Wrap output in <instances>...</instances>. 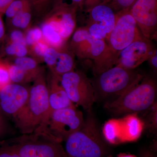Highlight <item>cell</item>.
Segmentation results:
<instances>
[{
  "instance_id": "obj_7",
  "label": "cell",
  "mask_w": 157,
  "mask_h": 157,
  "mask_svg": "<svg viewBox=\"0 0 157 157\" xmlns=\"http://www.w3.org/2000/svg\"><path fill=\"white\" fill-rule=\"evenodd\" d=\"M115 13V25L107 38V42L110 50L117 59L122 50L134 41L143 36L137 23L130 13V9Z\"/></svg>"
},
{
  "instance_id": "obj_33",
  "label": "cell",
  "mask_w": 157,
  "mask_h": 157,
  "mask_svg": "<svg viewBox=\"0 0 157 157\" xmlns=\"http://www.w3.org/2000/svg\"><path fill=\"white\" fill-rule=\"evenodd\" d=\"M85 0H52V9L57 6L79 9L82 6Z\"/></svg>"
},
{
  "instance_id": "obj_17",
  "label": "cell",
  "mask_w": 157,
  "mask_h": 157,
  "mask_svg": "<svg viewBox=\"0 0 157 157\" xmlns=\"http://www.w3.org/2000/svg\"><path fill=\"white\" fill-rule=\"evenodd\" d=\"M92 37L86 29L79 28L74 31L69 45L75 56L82 59H88Z\"/></svg>"
},
{
  "instance_id": "obj_9",
  "label": "cell",
  "mask_w": 157,
  "mask_h": 157,
  "mask_svg": "<svg viewBox=\"0 0 157 157\" xmlns=\"http://www.w3.org/2000/svg\"><path fill=\"white\" fill-rule=\"evenodd\" d=\"M130 11L142 36L151 41L156 38L157 0H137Z\"/></svg>"
},
{
  "instance_id": "obj_4",
  "label": "cell",
  "mask_w": 157,
  "mask_h": 157,
  "mask_svg": "<svg viewBox=\"0 0 157 157\" xmlns=\"http://www.w3.org/2000/svg\"><path fill=\"white\" fill-rule=\"evenodd\" d=\"M6 141L20 157H67L61 141L47 131L22 135Z\"/></svg>"
},
{
  "instance_id": "obj_22",
  "label": "cell",
  "mask_w": 157,
  "mask_h": 157,
  "mask_svg": "<svg viewBox=\"0 0 157 157\" xmlns=\"http://www.w3.org/2000/svg\"><path fill=\"white\" fill-rule=\"evenodd\" d=\"M32 16L33 12L30 8L20 12L8 21L13 29L25 31L30 27Z\"/></svg>"
},
{
  "instance_id": "obj_12",
  "label": "cell",
  "mask_w": 157,
  "mask_h": 157,
  "mask_svg": "<svg viewBox=\"0 0 157 157\" xmlns=\"http://www.w3.org/2000/svg\"><path fill=\"white\" fill-rule=\"evenodd\" d=\"M78 11V9L74 8H53L45 15L44 21L50 24L67 42L75 31Z\"/></svg>"
},
{
  "instance_id": "obj_16",
  "label": "cell",
  "mask_w": 157,
  "mask_h": 157,
  "mask_svg": "<svg viewBox=\"0 0 157 157\" xmlns=\"http://www.w3.org/2000/svg\"><path fill=\"white\" fill-rule=\"evenodd\" d=\"M126 115L120 119L121 143L137 140L144 128L143 121L137 113Z\"/></svg>"
},
{
  "instance_id": "obj_2",
  "label": "cell",
  "mask_w": 157,
  "mask_h": 157,
  "mask_svg": "<svg viewBox=\"0 0 157 157\" xmlns=\"http://www.w3.org/2000/svg\"><path fill=\"white\" fill-rule=\"evenodd\" d=\"M67 157H105L109 153L107 142L96 119L88 113L81 128L65 141Z\"/></svg>"
},
{
  "instance_id": "obj_40",
  "label": "cell",
  "mask_w": 157,
  "mask_h": 157,
  "mask_svg": "<svg viewBox=\"0 0 157 157\" xmlns=\"http://www.w3.org/2000/svg\"><path fill=\"white\" fill-rule=\"evenodd\" d=\"M2 15V14H0V44L5 41L6 38L5 26L3 23Z\"/></svg>"
},
{
  "instance_id": "obj_29",
  "label": "cell",
  "mask_w": 157,
  "mask_h": 157,
  "mask_svg": "<svg viewBox=\"0 0 157 157\" xmlns=\"http://www.w3.org/2000/svg\"><path fill=\"white\" fill-rule=\"evenodd\" d=\"M86 23L87 24L84 27L91 36L96 39L107 40V33L102 26L97 23L91 21H87Z\"/></svg>"
},
{
  "instance_id": "obj_30",
  "label": "cell",
  "mask_w": 157,
  "mask_h": 157,
  "mask_svg": "<svg viewBox=\"0 0 157 157\" xmlns=\"http://www.w3.org/2000/svg\"><path fill=\"white\" fill-rule=\"evenodd\" d=\"M11 82L9 73V63L0 58V90Z\"/></svg>"
},
{
  "instance_id": "obj_39",
  "label": "cell",
  "mask_w": 157,
  "mask_h": 157,
  "mask_svg": "<svg viewBox=\"0 0 157 157\" xmlns=\"http://www.w3.org/2000/svg\"><path fill=\"white\" fill-rule=\"evenodd\" d=\"M14 0H0V14H5L6 9Z\"/></svg>"
},
{
  "instance_id": "obj_35",
  "label": "cell",
  "mask_w": 157,
  "mask_h": 157,
  "mask_svg": "<svg viewBox=\"0 0 157 157\" xmlns=\"http://www.w3.org/2000/svg\"><path fill=\"white\" fill-rule=\"evenodd\" d=\"M20 44H21L6 42V45L4 48L5 54L10 57H12L14 59L16 58V55H17L18 48Z\"/></svg>"
},
{
  "instance_id": "obj_14",
  "label": "cell",
  "mask_w": 157,
  "mask_h": 157,
  "mask_svg": "<svg viewBox=\"0 0 157 157\" xmlns=\"http://www.w3.org/2000/svg\"><path fill=\"white\" fill-rule=\"evenodd\" d=\"M46 84L48 89L50 114L55 110L75 106L70 101L60 81V77L49 72Z\"/></svg>"
},
{
  "instance_id": "obj_41",
  "label": "cell",
  "mask_w": 157,
  "mask_h": 157,
  "mask_svg": "<svg viewBox=\"0 0 157 157\" xmlns=\"http://www.w3.org/2000/svg\"><path fill=\"white\" fill-rule=\"evenodd\" d=\"M139 157H157V155L152 149H145L140 152Z\"/></svg>"
},
{
  "instance_id": "obj_13",
  "label": "cell",
  "mask_w": 157,
  "mask_h": 157,
  "mask_svg": "<svg viewBox=\"0 0 157 157\" xmlns=\"http://www.w3.org/2000/svg\"><path fill=\"white\" fill-rule=\"evenodd\" d=\"M88 59L94 62L93 72L96 76L114 67L117 57L110 50L105 40L92 38Z\"/></svg>"
},
{
  "instance_id": "obj_34",
  "label": "cell",
  "mask_w": 157,
  "mask_h": 157,
  "mask_svg": "<svg viewBox=\"0 0 157 157\" xmlns=\"http://www.w3.org/2000/svg\"><path fill=\"white\" fill-rule=\"evenodd\" d=\"M0 157H20L6 141H0Z\"/></svg>"
},
{
  "instance_id": "obj_28",
  "label": "cell",
  "mask_w": 157,
  "mask_h": 157,
  "mask_svg": "<svg viewBox=\"0 0 157 157\" xmlns=\"http://www.w3.org/2000/svg\"><path fill=\"white\" fill-rule=\"evenodd\" d=\"M24 33L26 44L28 48L43 39L42 30L39 27H29Z\"/></svg>"
},
{
  "instance_id": "obj_18",
  "label": "cell",
  "mask_w": 157,
  "mask_h": 157,
  "mask_svg": "<svg viewBox=\"0 0 157 157\" xmlns=\"http://www.w3.org/2000/svg\"><path fill=\"white\" fill-rule=\"evenodd\" d=\"M75 55L67 43L58 49V53L53 69L50 72L56 76L61 77L65 73L74 70L75 67Z\"/></svg>"
},
{
  "instance_id": "obj_10",
  "label": "cell",
  "mask_w": 157,
  "mask_h": 157,
  "mask_svg": "<svg viewBox=\"0 0 157 157\" xmlns=\"http://www.w3.org/2000/svg\"><path fill=\"white\" fill-rule=\"evenodd\" d=\"M155 49L151 40L143 37L134 41L121 52L115 66L135 70L148 60Z\"/></svg>"
},
{
  "instance_id": "obj_1",
  "label": "cell",
  "mask_w": 157,
  "mask_h": 157,
  "mask_svg": "<svg viewBox=\"0 0 157 157\" xmlns=\"http://www.w3.org/2000/svg\"><path fill=\"white\" fill-rule=\"evenodd\" d=\"M28 100L22 109L12 118L22 135L47 131L50 116L48 89L44 72L33 81Z\"/></svg>"
},
{
  "instance_id": "obj_5",
  "label": "cell",
  "mask_w": 157,
  "mask_h": 157,
  "mask_svg": "<svg viewBox=\"0 0 157 157\" xmlns=\"http://www.w3.org/2000/svg\"><path fill=\"white\" fill-rule=\"evenodd\" d=\"M96 77L95 82L93 83L97 100L117 98L140 82L144 76L135 70L115 66Z\"/></svg>"
},
{
  "instance_id": "obj_27",
  "label": "cell",
  "mask_w": 157,
  "mask_h": 157,
  "mask_svg": "<svg viewBox=\"0 0 157 157\" xmlns=\"http://www.w3.org/2000/svg\"><path fill=\"white\" fill-rule=\"evenodd\" d=\"M32 12L40 16L46 15L52 8V0H28Z\"/></svg>"
},
{
  "instance_id": "obj_11",
  "label": "cell",
  "mask_w": 157,
  "mask_h": 157,
  "mask_svg": "<svg viewBox=\"0 0 157 157\" xmlns=\"http://www.w3.org/2000/svg\"><path fill=\"white\" fill-rule=\"evenodd\" d=\"M30 88L11 82L0 90V107L3 113L14 117L28 100Z\"/></svg>"
},
{
  "instance_id": "obj_36",
  "label": "cell",
  "mask_w": 157,
  "mask_h": 157,
  "mask_svg": "<svg viewBox=\"0 0 157 157\" xmlns=\"http://www.w3.org/2000/svg\"><path fill=\"white\" fill-rule=\"evenodd\" d=\"M110 0H85L81 9L78 10L87 11L98 5H107Z\"/></svg>"
},
{
  "instance_id": "obj_31",
  "label": "cell",
  "mask_w": 157,
  "mask_h": 157,
  "mask_svg": "<svg viewBox=\"0 0 157 157\" xmlns=\"http://www.w3.org/2000/svg\"><path fill=\"white\" fill-rule=\"evenodd\" d=\"M137 0H110L107 4L115 13L131 9Z\"/></svg>"
},
{
  "instance_id": "obj_19",
  "label": "cell",
  "mask_w": 157,
  "mask_h": 157,
  "mask_svg": "<svg viewBox=\"0 0 157 157\" xmlns=\"http://www.w3.org/2000/svg\"><path fill=\"white\" fill-rule=\"evenodd\" d=\"M41 29L43 39L50 47L59 49L67 44L59 33L45 21L42 23Z\"/></svg>"
},
{
  "instance_id": "obj_15",
  "label": "cell",
  "mask_w": 157,
  "mask_h": 157,
  "mask_svg": "<svg viewBox=\"0 0 157 157\" xmlns=\"http://www.w3.org/2000/svg\"><path fill=\"white\" fill-rule=\"evenodd\" d=\"M78 10L87 14V21L97 23L102 26L106 31L108 38L114 27L116 19L115 12L109 6L101 4L87 11Z\"/></svg>"
},
{
  "instance_id": "obj_8",
  "label": "cell",
  "mask_w": 157,
  "mask_h": 157,
  "mask_svg": "<svg viewBox=\"0 0 157 157\" xmlns=\"http://www.w3.org/2000/svg\"><path fill=\"white\" fill-rule=\"evenodd\" d=\"M84 120L82 112L75 106L55 110L49 116L47 130L62 142L81 128Z\"/></svg>"
},
{
  "instance_id": "obj_42",
  "label": "cell",
  "mask_w": 157,
  "mask_h": 157,
  "mask_svg": "<svg viewBox=\"0 0 157 157\" xmlns=\"http://www.w3.org/2000/svg\"><path fill=\"white\" fill-rule=\"evenodd\" d=\"M117 157H137L133 155L128 154L126 153H121L118 155Z\"/></svg>"
},
{
  "instance_id": "obj_25",
  "label": "cell",
  "mask_w": 157,
  "mask_h": 157,
  "mask_svg": "<svg viewBox=\"0 0 157 157\" xmlns=\"http://www.w3.org/2000/svg\"><path fill=\"white\" fill-rule=\"evenodd\" d=\"M30 8L28 0H14L6 9L5 14L9 21L20 12Z\"/></svg>"
},
{
  "instance_id": "obj_26",
  "label": "cell",
  "mask_w": 157,
  "mask_h": 157,
  "mask_svg": "<svg viewBox=\"0 0 157 157\" xmlns=\"http://www.w3.org/2000/svg\"><path fill=\"white\" fill-rule=\"evenodd\" d=\"M48 47V44L42 39L29 47V55L39 63H43L44 54Z\"/></svg>"
},
{
  "instance_id": "obj_37",
  "label": "cell",
  "mask_w": 157,
  "mask_h": 157,
  "mask_svg": "<svg viewBox=\"0 0 157 157\" xmlns=\"http://www.w3.org/2000/svg\"><path fill=\"white\" fill-rule=\"evenodd\" d=\"M9 126L8 123L3 115V111L0 107V138H2L7 134Z\"/></svg>"
},
{
  "instance_id": "obj_32",
  "label": "cell",
  "mask_w": 157,
  "mask_h": 157,
  "mask_svg": "<svg viewBox=\"0 0 157 157\" xmlns=\"http://www.w3.org/2000/svg\"><path fill=\"white\" fill-rule=\"evenodd\" d=\"M6 39V42L8 43H19L26 45L24 32L18 29H12Z\"/></svg>"
},
{
  "instance_id": "obj_23",
  "label": "cell",
  "mask_w": 157,
  "mask_h": 157,
  "mask_svg": "<svg viewBox=\"0 0 157 157\" xmlns=\"http://www.w3.org/2000/svg\"><path fill=\"white\" fill-rule=\"evenodd\" d=\"M13 63L36 76L44 72V69L39 66V63L30 56L14 59Z\"/></svg>"
},
{
  "instance_id": "obj_6",
  "label": "cell",
  "mask_w": 157,
  "mask_h": 157,
  "mask_svg": "<svg viewBox=\"0 0 157 157\" xmlns=\"http://www.w3.org/2000/svg\"><path fill=\"white\" fill-rule=\"evenodd\" d=\"M61 83L70 101L76 107H81L88 113L92 112L96 101L93 82L80 70H73L60 77Z\"/></svg>"
},
{
  "instance_id": "obj_38",
  "label": "cell",
  "mask_w": 157,
  "mask_h": 157,
  "mask_svg": "<svg viewBox=\"0 0 157 157\" xmlns=\"http://www.w3.org/2000/svg\"><path fill=\"white\" fill-rule=\"evenodd\" d=\"M149 64L152 70L154 72L156 73L157 70V49H155L153 52L152 53L150 57L149 58L148 60Z\"/></svg>"
},
{
  "instance_id": "obj_21",
  "label": "cell",
  "mask_w": 157,
  "mask_h": 157,
  "mask_svg": "<svg viewBox=\"0 0 157 157\" xmlns=\"http://www.w3.org/2000/svg\"><path fill=\"white\" fill-rule=\"evenodd\" d=\"M9 73L11 82L25 84L33 82L39 76H36L18 67L14 63H9Z\"/></svg>"
},
{
  "instance_id": "obj_24",
  "label": "cell",
  "mask_w": 157,
  "mask_h": 157,
  "mask_svg": "<svg viewBox=\"0 0 157 157\" xmlns=\"http://www.w3.org/2000/svg\"><path fill=\"white\" fill-rule=\"evenodd\" d=\"M144 114V128H146L148 132L152 134L156 133L157 130V104L156 102L151 107L145 110Z\"/></svg>"
},
{
  "instance_id": "obj_20",
  "label": "cell",
  "mask_w": 157,
  "mask_h": 157,
  "mask_svg": "<svg viewBox=\"0 0 157 157\" xmlns=\"http://www.w3.org/2000/svg\"><path fill=\"white\" fill-rule=\"evenodd\" d=\"M102 135L107 143L115 144L121 143L120 119L110 120L104 124Z\"/></svg>"
},
{
  "instance_id": "obj_3",
  "label": "cell",
  "mask_w": 157,
  "mask_h": 157,
  "mask_svg": "<svg viewBox=\"0 0 157 157\" xmlns=\"http://www.w3.org/2000/svg\"><path fill=\"white\" fill-rule=\"evenodd\" d=\"M157 84L151 77L142 80L117 98L107 101L104 108L114 115L144 112L155 103Z\"/></svg>"
}]
</instances>
